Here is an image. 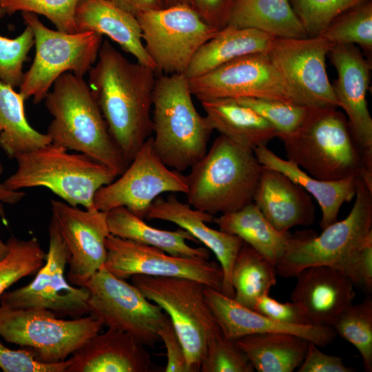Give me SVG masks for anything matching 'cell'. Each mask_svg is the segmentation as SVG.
<instances>
[{
  "mask_svg": "<svg viewBox=\"0 0 372 372\" xmlns=\"http://www.w3.org/2000/svg\"><path fill=\"white\" fill-rule=\"evenodd\" d=\"M131 278L132 284L169 316L190 372L200 371L209 338L220 331L205 298L206 286L185 278L134 275Z\"/></svg>",
  "mask_w": 372,
  "mask_h": 372,
  "instance_id": "9c48e42d",
  "label": "cell"
},
{
  "mask_svg": "<svg viewBox=\"0 0 372 372\" xmlns=\"http://www.w3.org/2000/svg\"><path fill=\"white\" fill-rule=\"evenodd\" d=\"M44 101L53 118L46 133L52 144L84 154L118 175L125 170L128 165L83 76L64 73L55 81Z\"/></svg>",
  "mask_w": 372,
  "mask_h": 372,
  "instance_id": "7a4b0ae2",
  "label": "cell"
},
{
  "mask_svg": "<svg viewBox=\"0 0 372 372\" xmlns=\"http://www.w3.org/2000/svg\"><path fill=\"white\" fill-rule=\"evenodd\" d=\"M227 25L256 29L275 38L308 37L289 0H234Z\"/></svg>",
  "mask_w": 372,
  "mask_h": 372,
  "instance_id": "f546056e",
  "label": "cell"
},
{
  "mask_svg": "<svg viewBox=\"0 0 372 372\" xmlns=\"http://www.w3.org/2000/svg\"><path fill=\"white\" fill-rule=\"evenodd\" d=\"M164 7H168L179 4L189 5L192 7L193 0H162Z\"/></svg>",
  "mask_w": 372,
  "mask_h": 372,
  "instance_id": "816d5d0a",
  "label": "cell"
},
{
  "mask_svg": "<svg viewBox=\"0 0 372 372\" xmlns=\"http://www.w3.org/2000/svg\"><path fill=\"white\" fill-rule=\"evenodd\" d=\"M273 38L256 29L227 25L199 48L184 74L192 79L238 57L267 53Z\"/></svg>",
  "mask_w": 372,
  "mask_h": 372,
  "instance_id": "83f0119b",
  "label": "cell"
},
{
  "mask_svg": "<svg viewBox=\"0 0 372 372\" xmlns=\"http://www.w3.org/2000/svg\"><path fill=\"white\" fill-rule=\"evenodd\" d=\"M258 372H292L302 362L309 340L286 333H262L234 340Z\"/></svg>",
  "mask_w": 372,
  "mask_h": 372,
  "instance_id": "4dcf8cb0",
  "label": "cell"
},
{
  "mask_svg": "<svg viewBox=\"0 0 372 372\" xmlns=\"http://www.w3.org/2000/svg\"><path fill=\"white\" fill-rule=\"evenodd\" d=\"M263 166L254 150L218 136L186 176L187 203L214 215L253 203Z\"/></svg>",
  "mask_w": 372,
  "mask_h": 372,
  "instance_id": "277c9868",
  "label": "cell"
},
{
  "mask_svg": "<svg viewBox=\"0 0 372 372\" xmlns=\"http://www.w3.org/2000/svg\"><path fill=\"white\" fill-rule=\"evenodd\" d=\"M258 162L265 167L281 172L302 187L319 205L322 218V229L338 220L342 205L355 197L358 178L350 177L338 180L317 179L289 160H285L262 145L254 149Z\"/></svg>",
  "mask_w": 372,
  "mask_h": 372,
  "instance_id": "484cf974",
  "label": "cell"
},
{
  "mask_svg": "<svg viewBox=\"0 0 372 372\" xmlns=\"http://www.w3.org/2000/svg\"><path fill=\"white\" fill-rule=\"evenodd\" d=\"M6 243L9 252L0 261V296L19 280L37 273L46 256L36 238L25 240L11 236Z\"/></svg>",
  "mask_w": 372,
  "mask_h": 372,
  "instance_id": "8d00e7d4",
  "label": "cell"
},
{
  "mask_svg": "<svg viewBox=\"0 0 372 372\" xmlns=\"http://www.w3.org/2000/svg\"><path fill=\"white\" fill-rule=\"evenodd\" d=\"M204 295L222 334L231 340L256 333H286L304 338L318 347H324L336 335L333 328L330 327L277 322L208 287H205Z\"/></svg>",
  "mask_w": 372,
  "mask_h": 372,
  "instance_id": "7402d4cb",
  "label": "cell"
},
{
  "mask_svg": "<svg viewBox=\"0 0 372 372\" xmlns=\"http://www.w3.org/2000/svg\"><path fill=\"white\" fill-rule=\"evenodd\" d=\"M1 172L2 167L0 165V174ZM24 196L25 194L23 192L9 190L3 184H0V216L4 222H6V218L2 203L14 204L21 200Z\"/></svg>",
  "mask_w": 372,
  "mask_h": 372,
  "instance_id": "f907efd6",
  "label": "cell"
},
{
  "mask_svg": "<svg viewBox=\"0 0 372 372\" xmlns=\"http://www.w3.org/2000/svg\"><path fill=\"white\" fill-rule=\"evenodd\" d=\"M68 151L50 143L17 156L16 171L2 184L12 191L45 187L70 205L96 209V192L119 175L84 154Z\"/></svg>",
  "mask_w": 372,
  "mask_h": 372,
  "instance_id": "8992f818",
  "label": "cell"
},
{
  "mask_svg": "<svg viewBox=\"0 0 372 372\" xmlns=\"http://www.w3.org/2000/svg\"><path fill=\"white\" fill-rule=\"evenodd\" d=\"M25 99L14 87L0 80V147L10 158L51 143L28 123Z\"/></svg>",
  "mask_w": 372,
  "mask_h": 372,
  "instance_id": "d6a6232c",
  "label": "cell"
},
{
  "mask_svg": "<svg viewBox=\"0 0 372 372\" xmlns=\"http://www.w3.org/2000/svg\"><path fill=\"white\" fill-rule=\"evenodd\" d=\"M6 14L0 8V19ZM34 43V34L28 25L15 38L0 34V80L14 88L20 85L23 63Z\"/></svg>",
  "mask_w": 372,
  "mask_h": 372,
  "instance_id": "b9f144b4",
  "label": "cell"
},
{
  "mask_svg": "<svg viewBox=\"0 0 372 372\" xmlns=\"http://www.w3.org/2000/svg\"><path fill=\"white\" fill-rule=\"evenodd\" d=\"M102 327L90 316L63 320L48 310L10 309L0 304V336L25 347L44 363L67 360Z\"/></svg>",
  "mask_w": 372,
  "mask_h": 372,
  "instance_id": "30bf717a",
  "label": "cell"
},
{
  "mask_svg": "<svg viewBox=\"0 0 372 372\" xmlns=\"http://www.w3.org/2000/svg\"><path fill=\"white\" fill-rule=\"evenodd\" d=\"M110 234L140 244L154 247L174 256L209 260L205 247H193L187 240L198 242L188 231L180 228L169 231L155 228L123 207L106 212Z\"/></svg>",
  "mask_w": 372,
  "mask_h": 372,
  "instance_id": "f1b7e54d",
  "label": "cell"
},
{
  "mask_svg": "<svg viewBox=\"0 0 372 372\" xmlns=\"http://www.w3.org/2000/svg\"><path fill=\"white\" fill-rule=\"evenodd\" d=\"M184 74L156 78L153 92L152 132L156 154L169 168L183 172L207 152L214 131L197 111Z\"/></svg>",
  "mask_w": 372,
  "mask_h": 372,
  "instance_id": "5b68a950",
  "label": "cell"
},
{
  "mask_svg": "<svg viewBox=\"0 0 372 372\" xmlns=\"http://www.w3.org/2000/svg\"><path fill=\"white\" fill-rule=\"evenodd\" d=\"M105 247L104 266L117 278L125 280L134 275L185 278L221 291L222 268L207 259L171 255L158 248L110 234L106 238Z\"/></svg>",
  "mask_w": 372,
  "mask_h": 372,
  "instance_id": "2e32d148",
  "label": "cell"
},
{
  "mask_svg": "<svg viewBox=\"0 0 372 372\" xmlns=\"http://www.w3.org/2000/svg\"><path fill=\"white\" fill-rule=\"evenodd\" d=\"M89 316L103 326L123 331L144 346H154L167 314L133 284L110 273L103 265L85 284Z\"/></svg>",
  "mask_w": 372,
  "mask_h": 372,
  "instance_id": "7c38bea8",
  "label": "cell"
},
{
  "mask_svg": "<svg viewBox=\"0 0 372 372\" xmlns=\"http://www.w3.org/2000/svg\"><path fill=\"white\" fill-rule=\"evenodd\" d=\"M79 0H0V8L6 14L27 12L43 15L57 30L78 32L74 15Z\"/></svg>",
  "mask_w": 372,
  "mask_h": 372,
  "instance_id": "f35d334b",
  "label": "cell"
},
{
  "mask_svg": "<svg viewBox=\"0 0 372 372\" xmlns=\"http://www.w3.org/2000/svg\"><path fill=\"white\" fill-rule=\"evenodd\" d=\"M253 203L278 231L309 226L315 220L311 195L276 170L263 167Z\"/></svg>",
  "mask_w": 372,
  "mask_h": 372,
  "instance_id": "cb8c5ba5",
  "label": "cell"
},
{
  "mask_svg": "<svg viewBox=\"0 0 372 372\" xmlns=\"http://www.w3.org/2000/svg\"><path fill=\"white\" fill-rule=\"evenodd\" d=\"M254 370L247 355L234 340L224 337L221 331L209 338L200 371L253 372Z\"/></svg>",
  "mask_w": 372,
  "mask_h": 372,
  "instance_id": "60d3db41",
  "label": "cell"
},
{
  "mask_svg": "<svg viewBox=\"0 0 372 372\" xmlns=\"http://www.w3.org/2000/svg\"><path fill=\"white\" fill-rule=\"evenodd\" d=\"M291 295L310 325L333 327L355 296L353 283L340 269L329 266L307 267L296 276Z\"/></svg>",
  "mask_w": 372,
  "mask_h": 372,
  "instance_id": "ffe728a7",
  "label": "cell"
},
{
  "mask_svg": "<svg viewBox=\"0 0 372 372\" xmlns=\"http://www.w3.org/2000/svg\"><path fill=\"white\" fill-rule=\"evenodd\" d=\"M354 369L344 365L341 358L322 352L318 346L309 342L304 360L298 372H353Z\"/></svg>",
  "mask_w": 372,
  "mask_h": 372,
  "instance_id": "7dc6e473",
  "label": "cell"
},
{
  "mask_svg": "<svg viewBox=\"0 0 372 372\" xmlns=\"http://www.w3.org/2000/svg\"><path fill=\"white\" fill-rule=\"evenodd\" d=\"M51 211L68 252V281L83 287L105 262L110 234L106 212L83 210L56 200H51Z\"/></svg>",
  "mask_w": 372,
  "mask_h": 372,
  "instance_id": "ac0fdd59",
  "label": "cell"
},
{
  "mask_svg": "<svg viewBox=\"0 0 372 372\" xmlns=\"http://www.w3.org/2000/svg\"><path fill=\"white\" fill-rule=\"evenodd\" d=\"M78 32L105 35L139 63L154 70L147 52L137 17L110 0H79L74 15Z\"/></svg>",
  "mask_w": 372,
  "mask_h": 372,
  "instance_id": "d4e9b609",
  "label": "cell"
},
{
  "mask_svg": "<svg viewBox=\"0 0 372 372\" xmlns=\"http://www.w3.org/2000/svg\"><path fill=\"white\" fill-rule=\"evenodd\" d=\"M355 201L349 215L322 229L291 234L284 254L276 266L283 278L296 277L313 266H329L341 271L352 254L372 237V187L358 178Z\"/></svg>",
  "mask_w": 372,
  "mask_h": 372,
  "instance_id": "52a82bcc",
  "label": "cell"
},
{
  "mask_svg": "<svg viewBox=\"0 0 372 372\" xmlns=\"http://www.w3.org/2000/svg\"><path fill=\"white\" fill-rule=\"evenodd\" d=\"M328 56L338 73L332 85L338 107L344 111L365 167L372 173V118L366 101L371 63L355 45H333Z\"/></svg>",
  "mask_w": 372,
  "mask_h": 372,
  "instance_id": "d6986e66",
  "label": "cell"
},
{
  "mask_svg": "<svg viewBox=\"0 0 372 372\" xmlns=\"http://www.w3.org/2000/svg\"><path fill=\"white\" fill-rule=\"evenodd\" d=\"M366 0H293L308 37L320 35L338 17Z\"/></svg>",
  "mask_w": 372,
  "mask_h": 372,
  "instance_id": "ab89813d",
  "label": "cell"
},
{
  "mask_svg": "<svg viewBox=\"0 0 372 372\" xmlns=\"http://www.w3.org/2000/svg\"><path fill=\"white\" fill-rule=\"evenodd\" d=\"M158 335L165 346V372H190L183 344L169 319L159 329Z\"/></svg>",
  "mask_w": 372,
  "mask_h": 372,
  "instance_id": "bcb514c9",
  "label": "cell"
},
{
  "mask_svg": "<svg viewBox=\"0 0 372 372\" xmlns=\"http://www.w3.org/2000/svg\"><path fill=\"white\" fill-rule=\"evenodd\" d=\"M156 71L130 61L105 40L88 72L87 83L127 165L152 132Z\"/></svg>",
  "mask_w": 372,
  "mask_h": 372,
  "instance_id": "6da1fadb",
  "label": "cell"
},
{
  "mask_svg": "<svg viewBox=\"0 0 372 372\" xmlns=\"http://www.w3.org/2000/svg\"><path fill=\"white\" fill-rule=\"evenodd\" d=\"M288 160L313 177L338 180L357 176L372 187L345 114L332 107H309L300 126L280 138Z\"/></svg>",
  "mask_w": 372,
  "mask_h": 372,
  "instance_id": "3957f363",
  "label": "cell"
},
{
  "mask_svg": "<svg viewBox=\"0 0 372 372\" xmlns=\"http://www.w3.org/2000/svg\"><path fill=\"white\" fill-rule=\"evenodd\" d=\"M174 223L188 231L216 256L222 268L223 280L221 292L234 298L231 274L234 262L242 245L239 237L209 227L214 216L180 201L174 195L167 198L158 196L149 208L145 218Z\"/></svg>",
  "mask_w": 372,
  "mask_h": 372,
  "instance_id": "44dd1931",
  "label": "cell"
},
{
  "mask_svg": "<svg viewBox=\"0 0 372 372\" xmlns=\"http://www.w3.org/2000/svg\"><path fill=\"white\" fill-rule=\"evenodd\" d=\"M188 80L192 95L200 102L238 98L293 102L283 79L266 52L238 57Z\"/></svg>",
  "mask_w": 372,
  "mask_h": 372,
  "instance_id": "e0dca14e",
  "label": "cell"
},
{
  "mask_svg": "<svg viewBox=\"0 0 372 372\" xmlns=\"http://www.w3.org/2000/svg\"><path fill=\"white\" fill-rule=\"evenodd\" d=\"M34 34L35 54L23 73L19 92L34 104L44 101L55 81L66 72L83 76L97 60L103 36L92 31L67 33L45 26L38 15L21 12Z\"/></svg>",
  "mask_w": 372,
  "mask_h": 372,
  "instance_id": "ba28073f",
  "label": "cell"
},
{
  "mask_svg": "<svg viewBox=\"0 0 372 372\" xmlns=\"http://www.w3.org/2000/svg\"><path fill=\"white\" fill-rule=\"evenodd\" d=\"M334 44L318 35L273 38L267 52L292 101L307 107H338L326 58Z\"/></svg>",
  "mask_w": 372,
  "mask_h": 372,
  "instance_id": "4fadbf2b",
  "label": "cell"
},
{
  "mask_svg": "<svg viewBox=\"0 0 372 372\" xmlns=\"http://www.w3.org/2000/svg\"><path fill=\"white\" fill-rule=\"evenodd\" d=\"M276 265L243 242L231 269L233 298L252 309L258 298L276 284Z\"/></svg>",
  "mask_w": 372,
  "mask_h": 372,
  "instance_id": "836d02e7",
  "label": "cell"
},
{
  "mask_svg": "<svg viewBox=\"0 0 372 372\" xmlns=\"http://www.w3.org/2000/svg\"><path fill=\"white\" fill-rule=\"evenodd\" d=\"M335 333L353 345L360 352L363 367L372 371V300L366 298L351 304L333 325Z\"/></svg>",
  "mask_w": 372,
  "mask_h": 372,
  "instance_id": "d590c367",
  "label": "cell"
},
{
  "mask_svg": "<svg viewBox=\"0 0 372 372\" xmlns=\"http://www.w3.org/2000/svg\"><path fill=\"white\" fill-rule=\"evenodd\" d=\"M136 17L156 70L166 74H185L199 48L219 32L189 5L150 10Z\"/></svg>",
  "mask_w": 372,
  "mask_h": 372,
  "instance_id": "8fae6325",
  "label": "cell"
},
{
  "mask_svg": "<svg viewBox=\"0 0 372 372\" xmlns=\"http://www.w3.org/2000/svg\"><path fill=\"white\" fill-rule=\"evenodd\" d=\"M9 247L7 243L3 242L0 239V261L2 260L8 254Z\"/></svg>",
  "mask_w": 372,
  "mask_h": 372,
  "instance_id": "f5cc1de1",
  "label": "cell"
},
{
  "mask_svg": "<svg viewBox=\"0 0 372 372\" xmlns=\"http://www.w3.org/2000/svg\"><path fill=\"white\" fill-rule=\"evenodd\" d=\"M69 359L66 372H147L152 364L143 344L112 328L89 339Z\"/></svg>",
  "mask_w": 372,
  "mask_h": 372,
  "instance_id": "603a6c76",
  "label": "cell"
},
{
  "mask_svg": "<svg viewBox=\"0 0 372 372\" xmlns=\"http://www.w3.org/2000/svg\"><path fill=\"white\" fill-rule=\"evenodd\" d=\"M49 249L45 263L27 285L0 296V304L10 309H44L57 317L79 318L89 314L87 289L74 287L65 278L68 252L65 244L51 219Z\"/></svg>",
  "mask_w": 372,
  "mask_h": 372,
  "instance_id": "9a60e30c",
  "label": "cell"
},
{
  "mask_svg": "<svg viewBox=\"0 0 372 372\" xmlns=\"http://www.w3.org/2000/svg\"><path fill=\"white\" fill-rule=\"evenodd\" d=\"M253 310L277 322L297 324L310 325L303 311L296 303L281 302L269 296L264 294L258 298Z\"/></svg>",
  "mask_w": 372,
  "mask_h": 372,
  "instance_id": "ee69618b",
  "label": "cell"
},
{
  "mask_svg": "<svg viewBox=\"0 0 372 372\" xmlns=\"http://www.w3.org/2000/svg\"><path fill=\"white\" fill-rule=\"evenodd\" d=\"M70 360L58 363L38 361L28 350H13L0 342V368L4 372H66Z\"/></svg>",
  "mask_w": 372,
  "mask_h": 372,
  "instance_id": "7bdbcfd3",
  "label": "cell"
},
{
  "mask_svg": "<svg viewBox=\"0 0 372 372\" xmlns=\"http://www.w3.org/2000/svg\"><path fill=\"white\" fill-rule=\"evenodd\" d=\"M136 17L143 12L163 8L162 0H110Z\"/></svg>",
  "mask_w": 372,
  "mask_h": 372,
  "instance_id": "681fc988",
  "label": "cell"
},
{
  "mask_svg": "<svg viewBox=\"0 0 372 372\" xmlns=\"http://www.w3.org/2000/svg\"><path fill=\"white\" fill-rule=\"evenodd\" d=\"M267 121L280 138L294 132L304 121L309 107L293 102L260 98L235 99Z\"/></svg>",
  "mask_w": 372,
  "mask_h": 372,
  "instance_id": "74e56055",
  "label": "cell"
},
{
  "mask_svg": "<svg viewBox=\"0 0 372 372\" xmlns=\"http://www.w3.org/2000/svg\"><path fill=\"white\" fill-rule=\"evenodd\" d=\"M200 103L213 130L238 145L254 150L278 138V132L271 124L234 99Z\"/></svg>",
  "mask_w": 372,
  "mask_h": 372,
  "instance_id": "4316f807",
  "label": "cell"
},
{
  "mask_svg": "<svg viewBox=\"0 0 372 372\" xmlns=\"http://www.w3.org/2000/svg\"><path fill=\"white\" fill-rule=\"evenodd\" d=\"M234 0H193L192 8L209 25L221 30L227 25Z\"/></svg>",
  "mask_w": 372,
  "mask_h": 372,
  "instance_id": "c3c4849f",
  "label": "cell"
},
{
  "mask_svg": "<svg viewBox=\"0 0 372 372\" xmlns=\"http://www.w3.org/2000/svg\"><path fill=\"white\" fill-rule=\"evenodd\" d=\"M341 271L353 285L372 290V237L368 238L347 260Z\"/></svg>",
  "mask_w": 372,
  "mask_h": 372,
  "instance_id": "f6af8a7d",
  "label": "cell"
},
{
  "mask_svg": "<svg viewBox=\"0 0 372 372\" xmlns=\"http://www.w3.org/2000/svg\"><path fill=\"white\" fill-rule=\"evenodd\" d=\"M333 44L358 45L372 52V3L364 1L335 19L320 34Z\"/></svg>",
  "mask_w": 372,
  "mask_h": 372,
  "instance_id": "e575fe53",
  "label": "cell"
},
{
  "mask_svg": "<svg viewBox=\"0 0 372 372\" xmlns=\"http://www.w3.org/2000/svg\"><path fill=\"white\" fill-rule=\"evenodd\" d=\"M219 229L236 236L276 264L286 249L291 234L276 230L251 203L243 208L214 218Z\"/></svg>",
  "mask_w": 372,
  "mask_h": 372,
  "instance_id": "1f68e13d",
  "label": "cell"
},
{
  "mask_svg": "<svg viewBox=\"0 0 372 372\" xmlns=\"http://www.w3.org/2000/svg\"><path fill=\"white\" fill-rule=\"evenodd\" d=\"M120 177L101 187L94 199L96 209L105 212L126 208L144 219L154 200L163 193L187 191V176L161 160L149 137Z\"/></svg>",
  "mask_w": 372,
  "mask_h": 372,
  "instance_id": "5bb4252c",
  "label": "cell"
}]
</instances>
